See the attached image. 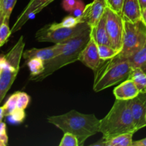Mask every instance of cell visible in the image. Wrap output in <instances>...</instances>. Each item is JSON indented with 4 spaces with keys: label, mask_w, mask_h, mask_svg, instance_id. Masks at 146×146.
<instances>
[{
    "label": "cell",
    "mask_w": 146,
    "mask_h": 146,
    "mask_svg": "<svg viewBox=\"0 0 146 146\" xmlns=\"http://www.w3.org/2000/svg\"><path fill=\"white\" fill-rule=\"evenodd\" d=\"M47 121L64 133H70L76 135L79 146L84 145L88 138L100 133V120L94 113L84 114L71 110L64 114L48 117Z\"/></svg>",
    "instance_id": "cell-1"
},
{
    "label": "cell",
    "mask_w": 146,
    "mask_h": 146,
    "mask_svg": "<svg viewBox=\"0 0 146 146\" xmlns=\"http://www.w3.org/2000/svg\"><path fill=\"white\" fill-rule=\"evenodd\" d=\"M130 106V100L115 99L107 115L100 120V133L103 139L123 133L137 132Z\"/></svg>",
    "instance_id": "cell-2"
},
{
    "label": "cell",
    "mask_w": 146,
    "mask_h": 146,
    "mask_svg": "<svg viewBox=\"0 0 146 146\" xmlns=\"http://www.w3.org/2000/svg\"><path fill=\"white\" fill-rule=\"evenodd\" d=\"M132 67L127 57L118 54L113 58L103 60L94 72L93 89L95 92L105 90L129 78Z\"/></svg>",
    "instance_id": "cell-3"
},
{
    "label": "cell",
    "mask_w": 146,
    "mask_h": 146,
    "mask_svg": "<svg viewBox=\"0 0 146 146\" xmlns=\"http://www.w3.org/2000/svg\"><path fill=\"white\" fill-rule=\"evenodd\" d=\"M91 38V28L66 42L63 43L61 52L56 57L45 62V69L40 75L31 78V81L38 82L46 78L64 66L78 61V58L88 41Z\"/></svg>",
    "instance_id": "cell-4"
},
{
    "label": "cell",
    "mask_w": 146,
    "mask_h": 146,
    "mask_svg": "<svg viewBox=\"0 0 146 146\" xmlns=\"http://www.w3.org/2000/svg\"><path fill=\"white\" fill-rule=\"evenodd\" d=\"M24 46V37L21 36L8 53L0 55V66L2 68L0 75V104L17 78Z\"/></svg>",
    "instance_id": "cell-5"
},
{
    "label": "cell",
    "mask_w": 146,
    "mask_h": 146,
    "mask_svg": "<svg viewBox=\"0 0 146 146\" xmlns=\"http://www.w3.org/2000/svg\"><path fill=\"white\" fill-rule=\"evenodd\" d=\"M91 27L86 22H81L73 27H65L59 23L54 22L39 29L35 38L39 42H51L54 44L64 43L86 31Z\"/></svg>",
    "instance_id": "cell-6"
},
{
    "label": "cell",
    "mask_w": 146,
    "mask_h": 146,
    "mask_svg": "<svg viewBox=\"0 0 146 146\" xmlns=\"http://www.w3.org/2000/svg\"><path fill=\"white\" fill-rule=\"evenodd\" d=\"M123 47L119 53L128 57L142 48L146 42V25L140 19L136 21H124Z\"/></svg>",
    "instance_id": "cell-7"
},
{
    "label": "cell",
    "mask_w": 146,
    "mask_h": 146,
    "mask_svg": "<svg viewBox=\"0 0 146 146\" xmlns=\"http://www.w3.org/2000/svg\"><path fill=\"white\" fill-rule=\"evenodd\" d=\"M106 26L111 40V46L121 52L123 47L124 21L121 14L107 7L105 12Z\"/></svg>",
    "instance_id": "cell-8"
},
{
    "label": "cell",
    "mask_w": 146,
    "mask_h": 146,
    "mask_svg": "<svg viewBox=\"0 0 146 146\" xmlns=\"http://www.w3.org/2000/svg\"><path fill=\"white\" fill-rule=\"evenodd\" d=\"M54 0H30L11 29V34L21 29L32 15L38 14Z\"/></svg>",
    "instance_id": "cell-9"
},
{
    "label": "cell",
    "mask_w": 146,
    "mask_h": 146,
    "mask_svg": "<svg viewBox=\"0 0 146 146\" xmlns=\"http://www.w3.org/2000/svg\"><path fill=\"white\" fill-rule=\"evenodd\" d=\"M107 4L106 0H94L86 5L81 19L90 27H94L99 22L106 12Z\"/></svg>",
    "instance_id": "cell-10"
},
{
    "label": "cell",
    "mask_w": 146,
    "mask_h": 146,
    "mask_svg": "<svg viewBox=\"0 0 146 146\" xmlns=\"http://www.w3.org/2000/svg\"><path fill=\"white\" fill-rule=\"evenodd\" d=\"M130 106L137 131L146 127V93H140L130 100Z\"/></svg>",
    "instance_id": "cell-11"
},
{
    "label": "cell",
    "mask_w": 146,
    "mask_h": 146,
    "mask_svg": "<svg viewBox=\"0 0 146 146\" xmlns=\"http://www.w3.org/2000/svg\"><path fill=\"white\" fill-rule=\"evenodd\" d=\"M78 61L93 71H95L101 65L103 60L99 56L98 44L91 37L85 48L81 51Z\"/></svg>",
    "instance_id": "cell-12"
},
{
    "label": "cell",
    "mask_w": 146,
    "mask_h": 146,
    "mask_svg": "<svg viewBox=\"0 0 146 146\" xmlns=\"http://www.w3.org/2000/svg\"><path fill=\"white\" fill-rule=\"evenodd\" d=\"M62 47L63 43L55 44L54 46L46 48H30L23 52L22 57L26 61H28L31 58H37L43 60L44 62H46L56 56L61 52Z\"/></svg>",
    "instance_id": "cell-13"
},
{
    "label": "cell",
    "mask_w": 146,
    "mask_h": 146,
    "mask_svg": "<svg viewBox=\"0 0 146 146\" xmlns=\"http://www.w3.org/2000/svg\"><path fill=\"white\" fill-rule=\"evenodd\" d=\"M113 93L115 99L131 100L140 94V91L132 79L127 78L115 87Z\"/></svg>",
    "instance_id": "cell-14"
},
{
    "label": "cell",
    "mask_w": 146,
    "mask_h": 146,
    "mask_svg": "<svg viewBox=\"0 0 146 146\" xmlns=\"http://www.w3.org/2000/svg\"><path fill=\"white\" fill-rule=\"evenodd\" d=\"M141 6L138 0H124L121 17L124 21H136L141 19Z\"/></svg>",
    "instance_id": "cell-15"
},
{
    "label": "cell",
    "mask_w": 146,
    "mask_h": 146,
    "mask_svg": "<svg viewBox=\"0 0 146 146\" xmlns=\"http://www.w3.org/2000/svg\"><path fill=\"white\" fill-rule=\"evenodd\" d=\"M91 37L97 44H105L111 46V40L107 31L106 26L105 14L99 22L94 27L91 28Z\"/></svg>",
    "instance_id": "cell-16"
},
{
    "label": "cell",
    "mask_w": 146,
    "mask_h": 146,
    "mask_svg": "<svg viewBox=\"0 0 146 146\" xmlns=\"http://www.w3.org/2000/svg\"><path fill=\"white\" fill-rule=\"evenodd\" d=\"M133 133H123L115 135L108 139H101L92 145L101 146H132Z\"/></svg>",
    "instance_id": "cell-17"
},
{
    "label": "cell",
    "mask_w": 146,
    "mask_h": 146,
    "mask_svg": "<svg viewBox=\"0 0 146 146\" xmlns=\"http://www.w3.org/2000/svg\"><path fill=\"white\" fill-rule=\"evenodd\" d=\"M132 68H140L146 74V42L145 45L127 57Z\"/></svg>",
    "instance_id": "cell-18"
},
{
    "label": "cell",
    "mask_w": 146,
    "mask_h": 146,
    "mask_svg": "<svg viewBox=\"0 0 146 146\" xmlns=\"http://www.w3.org/2000/svg\"><path fill=\"white\" fill-rule=\"evenodd\" d=\"M133 81L140 93L146 92V74L140 68H133L129 78Z\"/></svg>",
    "instance_id": "cell-19"
},
{
    "label": "cell",
    "mask_w": 146,
    "mask_h": 146,
    "mask_svg": "<svg viewBox=\"0 0 146 146\" xmlns=\"http://www.w3.org/2000/svg\"><path fill=\"white\" fill-rule=\"evenodd\" d=\"M26 63L30 71L29 79L42 74L45 69V62L40 58H31L26 61Z\"/></svg>",
    "instance_id": "cell-20"
},
{
    "label": "cell",
    "mask_w": 146,
    "mask_h": 146,
    "mask_svg": "<svg viewBox=\"0 0 146 146\" xmlns=\"http://www.w3.org/2000/svg\"><path fill=\"white\" fill-rule=\"evenodd\" d=\"M98 48L99 56L102 60H107L113 58L120 53V51H117L111 46L105 45V44H98Z\"/></svg>",
    "instance_id": "cell-21"
},
{
    "label": "cell",
    "mask_w": 146,
    "mask_h": 146,
    "mask_svg": "<svg viewBox=\"0 0 146 146\" xmlns=\"http://www.w3.org/2000/svg\"><path fill=\"white\" fill-rule=\"evenodd\" d=\"M17 98H18V92H15L9 97L7 101L4 104L3 106L4 108L5 116H8L18 108H17Z\"/></svg>",
    "instance_id": "cell-22"
},
{
    "label": "cell",
    "mask_w": 146,
    "mask_h": 146,
    "mask_svg": "<svg viewBox=\"0 0 146 146\" xmlns=\"http://www.w3.org/2000/svg\"><path fill=\"white\" fill-rule=\"evenodd\" d=\"M9 22V18L5 17L2 24L0 27V47L2 46L7 42L9 37L11 34Z\"/></svg>",
    "instance_id": "cell-23"
},
{
    "label": "cell",
    "mask_w": 146,
    "mask_h": 146,
    "mask_svg": "<svg viewBox=\"0 0 146 146\" xmlns=\"http://www.w3.org/2000/svg\"><path fill=\"white\" fill-rule=\"evenodd\" d=\"M8 121L11 123H21L26 118V113L24 109L17 108L8 116Z\"/></svg>",
    "instance_id": "cell-24"
},
{
    "label": "cell",
    "mask_w": 146,
    "mask_h": 146,
    "mask_svg": "<svg viewBox=\"0 0 146 146\" xmlns=\"http://www.w3.org/2000/svg\"><path fill=\"white\" fill-rule=\"evenodd\" d=\"M17 0H1V9L4 14V17L10 18L11 12L14 9Z\"/></svg>",
    "instance_id": "cell-25"
},
{
    "label": "cell",
    "mask_w": 146,
    "mask_h": 146,
    "mask_svg": "<svg viewBox=\"0 0 146 146\" xmlns=\"http://www.w3.org/2000/svg\"><path fill=\"white\" fill-rule=\"evenodd\" d=\"M59 146H79L76 136L70 133H64Z\"/></svg>",
    "instance_id": "cell-26"
},
{
    "label": "cell",
    "mask_w": 146,
    "mask_h": 146,
    "mask_svg": "<svg viewBox=\"0 0 146 146\" xmlns=\"http://www.w3.org/2000/svg\"><path fill=\"white\" fill-rule=\"evenodd\" d=\"M31 98L25 92L18 91V98H17V108L25 110L29 104Z\"/></svg>",
    "instance_id": "cell-27"
},
{
    "label": "cell",
    "mask_w": 146,
    "mask_h": 146,
    "mask_svg": "<svg viewBox=\"0 0 146 146\" xmlns=\"http://www.w3.org/2000/svg\"><path fill=\"white\" fill-rule=\"evenodd\" d=\"M81 22H83L81 19L76 18V17H74V16L71 15L67 16V17H64L62 19V21L59 23L60 25L63 26L65 27H73L76 26L77 24H80Z\"/></svg>",
    "instance_id": "cell-28"
},
{
    "label": "cell",
    "mask_w": 146,
    "mask_h": 146,
    "mask_svg": "<svg viewBox=\"0 0 146 146\" xmlns=\"http://www.w3.org/2000/svg\"><path fill=\"white\" fill-rule=\"evenodd\" d=\"M124 0H106L107 7L115 12L121 14Z\"/></svg>",
    "instance_id": "cell-29"
},
{
    "label": "cell",
    "mask_w": 146,
    "mask_h": 146,
    "mask_svg": "<svg viewBox=\"0 0 146 146\" xmlns=\"http://www.w3.org/2000/svg\"><path fill=\"white\" fill-rule=\"evenodd\" d=\"M85 7L86 5L81 0H78L76 5L74 7V9L70 12V14H71V15L74 16V17H76V18L81 19V17H82L83 15V13H84Z\"/></svg>",
    "instance_id": "cell-30"
},
{
    "label": "cell",
    "mask_w": 146,
    "mask_h": 146,
    "mask_svg": "<svg viewBox=\"0 0 146 146\" xmlns=\"http://www.w3.org/2000/svg\"><path fill=\"white\" fill-rule=\"evenodd\" d=\"M8 135L7 133V125L4 122H0V142L4 146L8 143Z\"/></svg>",
    "instance_id": "cell-31"
},
{
    "label": "cell",
    "mask_w": 146,
    "mask_h": 146,
    "mask_svg": "<svg viewBox=\"0 0 146 146\" xmlns=\"http://www.w3.org/2000/svg\"><path fill=\"white\" fill-rule=\"evenodd\" d=\"M78 0H63L62 7L66 11L71 12L76 7Z\"/></svg>",
    "instance_id": "cell-32"
},
{
    "label": "cell",
    "mask_w": 146,
    "mask_h": 146,
    "mask_svg": "<svg viewBox=\"0 0 146 146\" xmlns=\"http://www.w3.org/2000/svg\"><path fill=\"white\" fill-rule=\"evenodd\" d=\"M132 146H146V138L136 141H133Z\"/></svg>",
    "instance_id": "cell-33"
},
{
    "label": "cell",
    "mask_w": 146,
    "mask_h": 146,
    "mask_svg": "<svg viewBox=\"0 0 146 146\" xmlns=\"http://www.w3.org/2000/svg\"><path fill=\"white\" fill-rule=\"evenodd\" d=\"M5 116V113H4V106L0 107V122L2 121V119Z\"/></svg>",
    "instance_id": "cell-34"
},
{
    "label": "cell",
    "mask_w": 146,
    "mask_h": 146,
    "mask_svg": "<svg viewBox=\"0 0 146 146\" xmlns=\"http://www.w3.org/2000/svg\"><path fill=\"white\" fill-rule=\"evenodd\" d=\"M140 3V6H141V11H143L144 9L146 7V0H138Z\"/></svg>",
    "instance_id": "cell-35"
},
{
    "label": "cell",
    "mask_w": 146,
    "mask_h": 146,
    "mask_svg": "<svg viewBox=\"0 0 146 146\" xmlns=\"http://www.w3.org/2000/svg\"><path fill=\"white\" fill-rule=\"evenodd\" d=\"M141 19H142V21L145 23V24L146 25V7L144 9L143 11H142V14H141Z\"/></svg>",
    "instance_id": "cell-36"
},
{
    "label": "cell",
    "mask_w": 146,
    "mask_h": 146,
    "mask_svg": "<svg viewBox=\"0 0 146 146\" xmlns=\"http://www.w3.org/2000/svg\"><path fill=\"white\" fill-rule=\"evenodd\" d=\"M4 18H5V17H4V14H3L2 11H1V9H0V27H1V25L2 24L3 21H4Z\"/></svg>",
    "instance_id": "cell-37"
},
{
    "label": "cell",
    "mask_w": 146,
    "mask_h": 146,
    "mask_svg": "<svg viewBox=\"0 0 146 146\" xmlns=\"http://www.w3.org/2000/svg\"><path fill=\"white\" fill-rule=\"evenodd\" d=\"M1 70H2V68H1V67L0 66V75H1Z\"/></svg>",
    "instance_id": "cell-38"
},
{
    "label": "cell",
    "mask_w": 146,
    "mask_h": 146,
    "mask_svg": "<svg viewBox=\"0 0 146 146\" xmlns=\"http://www.w3.org/2000/svg\"><path fill=\"white\" fill-rule=\"evenodd\" d=\"M0 146H4V145H3V144L2 143H1V142H0Z\"/></svg>",
    "instance_id": "cell-39"
},
{
    "label": "cell",
    "mask_w": 146,
    "mask_h": 146,
    "mask_svg": "<svg viewBox=\"0 0 146 146\" xmlns=\"http://www.w3.org/2000/svg\"><path fill=\"white\" fill-rule=\"evenodd\" d=\"M145 118H146V114H145Z\"/></svg>",
    "instance_id": "cell-40"
},
{
    "label": "cell",
    "mask_w": 146,
    "mask_h": 146,
    "mask_svg": "<svg viewBox=\"0 0 146 146\" xmlns=\"http://www.w3.org/2000/svg\"><path fill=\"white\" fill-rule=\"evenodd\" d=\"M145 93H146V92H145Z\"/></svg>",
    "instance_id": "cell-41"
}]
</instances>
